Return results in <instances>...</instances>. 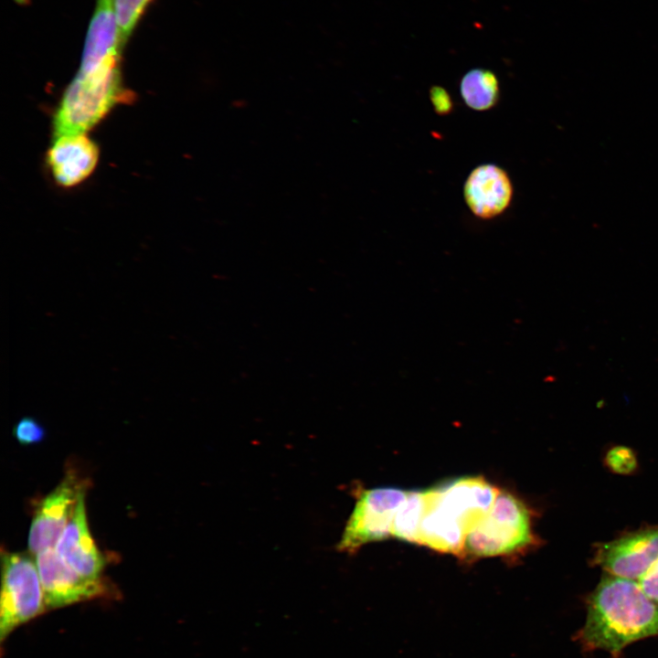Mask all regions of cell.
Returning <instances> with one entry per match:
<instances>
[{
	"mask_svg": "<svg viewBox=\"0 0 658 658\" xmlns=\"http://www.w3.org/2000/svg\"><path fill=\"white\" fill-rule=\"evenodd\" d=\"M658 636V603L639 581L605 573L587 599V616L577 639L585 651L619 658L629 644Z\"/></svg>",
	"mask_w": 658,
	"mask_h": 658,
	"instance_id": "1",
	"label": "cell"
},
{
	"mask_svg": "<svg viewBox=\"0 0 658 658\" xmlns=\"http://www.w3.org/2000/svg\"><path fill=\"white\" fill-rule=\"evenodd\" d=\"M498 493L482 476H463L425 489L418 545L460 555L466 536L491 509Z\"/></svg>",
	"mask_w": 658,
	"mask_h": 658,
	"instance_id": "2",
	"label": "cell"
},
{
	"mask_svg": "<svg viewBox=\"0 0 658 658\" xmlns=\"http://www.w3.org/2000/svg\"><path fill=\"white\" fill-rule=\"evenodd\" d=\"M533 542L526 506L512 494L499 491L491 509L466 536L463 553L477 557L505 556Z\"/></svg>",
	"mask_w": 658,
	"mask_h": 658,
	"instance_id": "3",
	"label": "cell"
},
{
	"mask_svg": "<svg viewBox=\"0 0 658 658\" xmlns=\"http://www.w3.org/2000/svg\"><path fill=\"white\" fill-rule=\"evenodd\" d=\"M1 556L0 639L3 642L15 629L48 609L37 562L32 557L4 550Z\"/></svg>",
	"mask_w": 658,
	"mask_h": 658,
	"instance_id": "4",
	"label": "cell"
},
{
	"mask_svg": "<svg viewBox=\"0 0 658 658\" xmlns=\"http://www.w3.org/2000/svg\"><path fill=\"white\" fill-rule=\"evenodd\" d=\"M407 494L408 491L395 487L364 491L357 498L337 549L351 553L365 544L391 536L396 514Z\"/></svg>",
	"mask_w": 658,
	"mask_h": 658,
	"instance_id": "5",
	"label": "cell"
},
{
	"mask_svg": "<svg viewBox=\"0 0 658 658\" xmlns=\"http://www.w3.org/2000/svg\"><path fill=\"white\" fill-rule=\"evenodd\" d=\"M657 560L658 525H654L599 544L592 563L605 573L639 581Z\"/></svg>",
	"mask_w": 658,
	"mask_h": 658,
	"instance_id": "6",
	"label": "cell"
},
{
	"mask_svg": "<svg viewBox=\"0 0 658 658\" xmlns=\"http://www.w3.org/2000/svg\"><path fill=\"white\" fill-rule=\"evenodd\" d=\"M36 562L48 610L103 597L109 592L101 578H87L69 567L55 547L36 554Z\"/></svg>",
	"mask_w": 658,
	"mask_h": 658,
	"instance_id": "7",
	"label": "cell"
},
{
	"mask_svg": "<svg viewBox=\"0 0 658 658\" xmlns=\"http://www.w3.org/2000/svg\"><path fill=\"white\" fill-rule=\"evenodd\" d=\"M84 492H86L84 483L77 474L69 472L43 499L29 530L28 548L31 553L37 554L42 550L55 547Z\"/></svg>",
	"mask_w": 658,
	"mask_h": 658,
	"instance_id": "8",
	"label": "cell"
},
{
	"mask_svg": "<svg viewBox=\"0 0 658 658\" xmlns=\"http://www.w3.org/2000/svg\"><path fill=\"white\" fill-rule=\"evenodd\" d=\"M514 187L507 172L494 164L473 168L463 185V198L470 211L482 219L503 214L510 206Z\"/></svg>",
	"mask_w": 658,
	"mask_h": 658,
	"instance_id": "9",
	"label": "cell"
},
{
	"mask_svg": "<svg viewBox=\"0 0 658 658\" xmlns=\"http://www.w3.org/2000/svg\"><path fill=\"white\" fill-rule=\"evenodd\" d=\"M99 148L86 133L53 138L47 163L55 181L71 187L84 181L95 169Z\"/></svg>",
	"mask_w": 658,
	"mask_h": 658,
	"instance_id": "10",
	"label": "cell"
},
{
	"mask_svg": "<svg viewBox=\"0 0 658 658\" xmlns=\"http://www.w3.org/2000/svg\"><path fill=\"white\" fill-rule=\"evenodd\" d=\"M55 549L59 557L81 576L90 579L101 578L105 561L89 529L85 492L80 495Z\"/></svg>",
	"mask_w": 658,
	"mask_h": 658,
	"instance_id": "11",
	"label": "cell"
},
{
	"mask_svg": "<svg viewBox=\"0 0 658 658\" xmlns=\"http://www.w3.org/2000/svg\"><path fill=\"white\" fill-rule=\"evenodd\" d=\"M460 93L464 103L474 111L494 108L500 97L497 76L486 69H472L460 81Z\"/></svg>",
	"mask_w": 658,
	"mask_h": 658,
	"instance_id": "12",
	"label": "cell"
},
{
	"mask_svg": "<svg viewBox=\"0 0 658 658\" xmlns=\"http://www.w3.org/2000/svg\"><path fill=\"white\" fill-rule=\"evenodd\" d=\"M424 490L408 491L399 506L392 527V536L418 544L419 529L424 513Z\"/></svg>",
	"mask_w": 658,
	"mask_h": 658,
	"instance_id": "13",
	"label": "cell"
},
{
	"mask_svg": "<svg viewBox=\"0 0 658 658\" xmlns=\"http://www.w3.org/2000/svg\"><path fill=\"white\" fill-rule=\"evenodd\" d=\"M152 1L114 0L120 36L124 46Z\"/></svg>",
	"mask_w": 658,
	"mask_h": 658,
	"instance_id": "14",
	"label": "cell"
},
{
	"mask_svg": "<svg viewBox=\"0 0 658 658\" xmlns=\"http://www.w3.org/2000/svg\"><path fill=\"white\" fill-rule=\"evenodd\" d=\"M13 433L16 440L23 445L38 443L44 440V427L32 417L20 419L14 426Z\"/></svg>",
	"mask_w": 658,
	"mask_h": 658,
	"instance_id": "15",
	"label": "cell"
},
{
	"mask_svg": "<svg viewBox=\"0 0 658 658\" xmlns=\"http://www.w3.org/2000/svg\"><path fill=\"white\" fill-rule=\"evenodd\" d=\"M607 463L616 472L630 473L636 467V458L630 449L616 447L608 452Z\"/></svg>",
	"mask_w": 658,
	"mask_h": 658,
	"instance_id": "16",
	"label": "cell"
},
{
	"mask_svg": "<svg viewBox=\"0 0 658 658\" xmlns=\"http://www.w3.org/2000/svg\"><path fill=\"white\" fill-rule=\"evenodd\" d=\"M430 100L433 110L440 115H447L453 110V101L441 86H432L430 89Z\"/></svg>",
	"mask_w": 658,
	"mask_h": 658,
	"instance_id": "17",
	"label": "cell"
},
{
	"mask_svg": "<svg viewBox=\"0 0 658 658\" xmlns=\"http://www.w3.org/2000/svg\"><path fill=\"white\" fill-rule=\"evenodd\" d=\"M639 583L644 592L658 603V560L646 574L640 578Z\"/></svg>",
	"mask_w": 658,
	"mask_h": 658,
	"instance_id": "18",
	"label": "cell"
}]
</instances>
